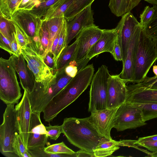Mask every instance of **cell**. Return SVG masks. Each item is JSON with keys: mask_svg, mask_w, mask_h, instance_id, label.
I'll return each mask as SVG.
<instances>
[{"mask_svg": "<svg viewBox=\"0 0 157 157\" xmlns=\"http://www.w3.org/2000/svg\"><path fill=\"white\" fill-rule=\"evenodd\" d=\"M93 64L78 72L67 85L51 100L43 111V118L52 121L62 110L75 101L91 83L94 72Z\"/></svg>", "mask_w": 157, "mask_h": 157, "instance_id": "6da1fadb", "label": "cell"}, {"mask_svg": "<svg viewBox=\"0 0 157 157\" xmlns=\"http://www.w3.org/2000/svg\"><path fill=\"white\" fill-rule=\"evenodd\" d=\"M61 125L62 133L69 142L80 149L92 153L103 137L90 122L88 117L65 118Z\"/></svg>", "mask_w": 157, "mask_h": 157, "instance_id": "7a4b0ae2", "label": "cell"}, {"mask_svg": "<svg viewBox=\"0 0 157 157\" xmlns=\"http://www.w3.org/2000/svg\"><path fill=\"white\" fill-rule=\"evenodd\" d=\"M72 78L63 68L57 70L48 82H36L33 91L29 95L32 112L40 113L43 112L49 103Z\"/></svg>", "mask_w": 157, "mask_h": 157, "instance_id": "3957f363", "label": "cell"}, {"mask_svg": "<svg viewBox=\"0 0 157 157\" xmlns=\"http://www.w3.org/2000/svg\"><path fill=\"white\" fill-rule=\"evenodd\" d=\"M157 54L153 39L146 33L142 27L137 46L133 84L142 82L153 63Z\"/></svg>", "mask_w": 157, "mask_h": 157, "instance_id": "277c9868", "label": "cell"}, {"mask_svg": "<svg viewBox=\"0 0 157 157\" xmlns=\"http://www.w3.org/2000/svg\"><path fill=\"white\" fill-rule=\"evenodd\" d=\"M16 71L10 59L0 58V98L7 105L17 104L22 96Z\"/></svg>", "mask_w": 157, "mask_h": 157, "instance_id": "5b68a950", "label": "cell"}, {"mask_svg": "<svg viewBox=\"0 0 157 157\" xmlns=\"http://www.w3.org/2000/svg\"><path fill=\"white\" fill-rule=\"evenodd\" d=\"M17 133L19 134V130L14 105H7L0 125V152L5 156L17 157L13 147Z\"/></svg>", "mask_w": 157, "mask_h": 157, "instance_id": "8992f818", "label": "cell"}, {"mask_svg": "<svg viewBox=\"0 0 157 157\" xmlns=\"http://www.w3.org/2000/svg\"><path fill=\"white\" fill-rule=\"evenodd\" d=\"M107 67L102 65L94 75L90 85L88 111L91 113L107 108V99L110 76Z\"/></svg>", "mask_w": 157, "mask_h": 157, "instance_id": "52a82bcc", "label": "cell"}, {"mask_svg": "<svg viewBox=\"0 0 157 157\" xmlns=\"http://www.w3.org/2000/svg\"><path fill=\"white\" fill-rule=\"evenodd\" d=\"M12 20L27 36L30 44L34 46L43 56V53L39 37L43 19L34 15L29 10L18 9L14 13Z\"/></svg>", "mask_w": 157, "mask_h": 157, "instance_id": "ba28073f", "label": "cell"}, {"mask_svg": "<svg viewBox=\"0 0 157 157\" xmlns=\"http://www.w3.org/2000/svg\"><path fill=\"white\" fill-rule=\"evenodd\" d=\"M21 52L36 82H48L53 77L56 71L46 64L43 56L33 44H29L22 47Z\"/></svg>", "mask_w": 157, "mask_h": 157, "instance_id": "9c48e42d", "label": "cell"}, {"mask_svg": "<svg viewBox=\"0 0 157 157\" xmlns=\"http://www.w3.org/2000/svg\"><path fill=\"white\" fill-rule=\"evenodd\" d=\"M146 124L143 120L141 110L133 103L125 102L117 109L113 128L117 131H121Z\"/></svg>", "mask_w": 157, "mask_h": 157, "instance_id": "30bf717a", "label": "cell"}, {"mask_svg": "<svg viewBox=\"0 0 157 157\" xmlns=\"http://www.w3.org/2000/svg\"><path fill=\"white\" fill-rule=\"evenodd\" d=\"M103 29L94 25L83 29L76 37L77 47L71 64L77 66L86 59L89 51L101 37Z\"/></svg>", "mask_w": 157, "mask_h": 157, "instance_id": "8fae6325", "label": "cell"}, {"mask_svg": "<svg viewBox=\"0 0 157 157\" xmlns=\"http://www.w3.org/2000/svg\"><path fill=\"white\" fill-rule=\"evenodd\" d=\"M140 25V23L131 12L122 16L115 28L122 52L123 64L126 56L128 49L134 30Z\"/></svg>", "mask_w": 157, "mask_h": 157, "instance_id": "7c38bea8", "label": "cell"}, {"mask_svg": "<svg viewBox=\"0 0 157 157\" xmlns=\"http://www.w3.org/2000/svg\"><path fill=\"white\" fill-rule=\"evenodd\" d=\"M118 108L95 111L91 113L88 117L90 122L102 137L112 139L110 132L113 128L115 115Z\"/></svg>", "mask_w": 157, "mask_h": 157, "instance_id": "4fadbf2b", "label": "cell"}, {"mask_svg": "<svg viewBox=\"0 0 157 157\" xmlns=\"http://www.w3.org/2000/svg\"><path fill=\"white\" fill-rule=\"evenodd\" d=\"M126 84L120 74L110 75L108 89L107 108L118 107L126 102L128 95Z\"/></svg>", "mask_w": 157, "mask_h": 157, "instance_id": "5bb4252c", "label": "cell"}, {"mask_svg": "<svg viewBox=\"0 0 157 157\" xmlns=\"http://www.w3.org/2000/svg\"><path fill=\"white\" fill-rule=\"evenodd\" d=\"M48 136L45 126L40 118V113L32 112L31 114L27 149L43 148L47 144Z\"/></svg>", "mask_w": 157, "mask_h": 157, "instance_id": "9a60e30c", "label": "cell"}, {"mask_svg": "<svg viewBox=\"0 0 157 157\" xmlns=\"http://www.w3.org/2000/svg\"><path fill=\"white\" fill-rule=\"evenodd\" d=\"M29 95V93L26 90H24L22 98L15 106L17 113L19 134L26 147L32 112Z\"/></svg>", "mask_w": 157, "mask_h": 157, "instance_id": "2e32d148", "label": "cell"}, {"mask_svg": "<svg viewBox=\"0 0 157 157\" xmlns=\"http://www.w3.org/2000/svg\"><path fill=\"white\" fill-rule=\"evenodd\" d=\"M91 5L85 8L71 20L66 21L67 46L83 29L94 24Z\"/></svg>", "mask_w": 157, "mask_h": 157, "instance_id": "e0dca14e", "label": "cell"}, {"mask_svg": "<svg viewBox=\"0 0 157 157\" xmlns=\"http://www.w3.org/2000/svg\"><path fill=\"white\" fill-rule=\"evenodd\" d=\"M141 28L140 25L132 34L122 70L120 74L121 78L126 83L132 82L133 80L138 41Z\"/></svg>", "mask_w": 157, "mask_h": 157, "instance_id": "ac0fdd59", "label": "cell"}, {"mask_svg": "<svg viewBox=\"0 0 157 157\" xmlns=\"http://www.w3.org/2000/svg\"><path fill=\"white\" fill-rule=\"evenodd\" d=\"M9 59L18 75L23 89L31 93L35 85V78L24 57L21 54L18 57L12 55Z\"/></svg>", "mask_w": 157, "mask_h": 157, "instance_id": "d6986e66", "label": "cell"}, {"mask_svg": "<svg viewBox=\"0 0 157 157\" xmlns=\"http://www.w3.org/2000/svg\"><path fill=\"white\" fill-rule=\"evenodd\" d=\"M117 37L115 28L103 29L101 37L89 51L86 59L90 60L94 56L104 52H109L112 54Z\"/></svg>", "mask_w": 157, "mask_h": 157, "instance_id": "ffe728a7", "label": "cell"}, {"mask_svg": "<svg viewBox=\"0 0 157 157\" xmlns=\"http://www.w3.org/2000/svg\"><path fill=\"white\" fill-rule=\"evenodd\" d=\"M128 95L126 102L142 103L157 102V90L145 87L140 83L127 86Z\"/></svg>", "mask_w": 157, "mask_h": 157, "instance_id": "44dd1931", "label": "cell"}, {"mask_svg": "<svg viewBox=\"0 0 157 157\" xmlns=\"http://www.w3.org/2000/svg\"><path fill=\"white\" fill-rule=\"evenodd\" d=\"M141 0H110L109 4L111 12L116 16L122 17L136 6Z\"/></svg>", "mask_w": 157, "mask_h": 157, "instance_id": "7402d4cb", "label": "cell"}, {"mask_svg": "<svg viewBox=\"0 0 157 157\" xmlns=\"http://www.w3.org/2000/svg\"><path fill=\"white\" fill-rule=\"evenodd\" d=\"M119 141L102 137L98 145L94 150L95 157L109 156L119 148Z\"/></svg>", "mask_w": 157, "mask_h": 157, "instance_id": "603a6c76", "label": "cell"}, {"mask_svg": "<svg viewBox=\"0 0 157 157\" xmlns=\"http://www.w3.org/2000/svg\"><path fill=\"white\" fill-rule=\"evenodd\" d=\"M77 43L75 41L66 46L60 55L56 62V70L64 68L72 62L76 52Z\"/></svg>", "mask_w": 157, "mask_h": 157, "instance_id": "cb8c5ba5", "label": "cell"}, {"mask_svg": "<svg viewBox=\"0 0 157 157\" xmlns=\"http://www.w3.org/2000/svg\"><path fill=\"white\" fill-rule=\"evenodd\" d=\"M74 1L58 0L50 7L42 19L46 20L52 18L64 17L65 13Z\"/></svg>", "mask_w": 157, "mask_h": 157, "instance_id": "d4e9b609", "label": "cell"}, {"mask_svg": "<svg viewBox=\"0 0 157 157\" xmlns=\"http://www.w3.org/2000/svg\"><path fill=\"white\" fill-rule=\"evenodd\" d=\"M64 17L52 18L46 20H43L49 34L50 40L48 52H50L53 42L59 30L62 28Z\"/></svg>", "mask_w": 157, "mask_h": 157, "instance_id": "484cf974", "label": "cell"}, {"mask_svg": "<svg viewBox=\"0 0 157 157\" xmlns=\"http://www.w3.org/2000/svg\"><path fill=\"white\" fill-rule=\"evenodd\" d=\"M94 0H74L64 14L67 21H69L88 6L91 5Z\"/></svg>", "mask_w": 157, "mask_h": 157, "instance_id": "4316f807", "label": "cell"}, {"mask_svg": "<svg viewBox=\"0 0 157 157\" xmlns=\"http://www.w3.org/2000/svg\"><path fill=\"white\" fill-rule=\"evenodd\" d=\"M22 0H0V15L12 20V16Z\"/></svg>", "mask_w": 157, "mask_h": 157, "instance_id": "83f0119b", "label": "cell"}, {"mask_svg": "<svg viewBox=\"0 0 157 157\" xmlns=\"http://www.w3.org/2000/svg\"><path fill=\"white\" fill-rule=\"evenodd\" d=\"M0 33L12 42L15 39L16 28L12 20L0 15Z\"/></svg>", "mask_w": 157, "mask_h": 157, "instance_id": "f1b7e54d", "label": "cell"}, {"mask_svg": "<svg viewBox=\"0 0 157 157\" xmlns=\"http://www.w3.org/2000/svg\"><path fill=\"white\" fill-rule=\"evenodd\" d=\"M133 104L141 110L144 121L157 117V102Z\"/></svg>", "mask_w": 157, "mask_h": 157, "instance_id": "f546056e", "label": "cell"}, {"mask_svg": "<svg viewBox=\"0 0 157 157\" xmlns=\"http://www.w3.org/2000/svg\"><path fill=\"white\" fill-rule=\"evenodd\" d=\"M66 22V20L65 18L56 48L55 56L54 59L55 70L57 59L61 52L67 46V32Z\"/></svg>", "mask_w": 157, "mask_h": 157, "instance_id": "4dcf8cb0", "label": "cell"}, {"mask_svg": "<svg viewBox=\"0 0 157 157\" xmlns=\"http://www.w3.org/2000/svg\"><path fill=\"white\" fill-rule=\"evenodd\" d=\"M58 0H47L40 3L29 10L32 13L42 19L50 7Z\"/></svg>", "mask_w": 157, "mask_h": 157, "instance_id": "1f68e13d", "label": "cell"}, {"mask_svg": "<svg viewBox=\"0 0 157 157\" xmlns=\"http://www.w3.org/2000/svg\"><path fill=\"white\" fill-rule=\"evenodd\" d=\"M46 152L52 154H73L75 153L68 147L63 142L48 145L44 148Z\"/></svg>", "mask_w": 157, "mask_h": 157, "instance_id": "d6a6232c", "label": "cell"}, {"mask_svg": "<svg viewBox=\"0 0 157 157\" xmlns=\"http://www.w3.org/2000/svg\"><path fill=\"white\" fill-rule=\"evenodd\" d=\"M39 37L44 58L48 52L50 37L48 31L43 21L40 31Z\"/></svg>", "mask_w": 157, "mask_h": 157, "instance_id": "836d02e7", "label": "cell"}, {"mask_svg": "<svg viewBox=\"0 0 157 157\" xmlns=\"http://www.w3.org/2000/svg\"><path fill=\"white\" fill-rule=\"evenodd\" d=\"M155 9L152 19L144 29L147 35L152 38L157 36V5H153Z\"/></svg>", "mask_w": 157, "mask_h": 157, "instance_id": "e575fe53", "label": "cell"}, {"mask_svg": "<svg viewBox=\"0 0 157 157\" xmlns=\"http://www.w3.org/2000/svg\"><path fill=\"white\" fill-rule=\"evenodd\" d=\"M155 9L153 7L146 6L140 14V24L145 29L151 21L154 13Z\"/></svg>", "mask_w": 157, "mask_h": 157, "instance_id": "d590c367", "label": "cell"}, {"mask_svg": "<svg viewBox=\"0 0 157 157\" xmlns=\"http://www.w3.org/2000/svg\"><path fill=\"white\" fill-rule=\"evenodd\" d=\"M13 147L14 152L17 157H22L24 153L27 151L19 133H17L13 141Z\"/></svg>", "mask_w": 157, "mask_h": 157, "instance_id": "8d00e7d4", "label": "cell"}, {"mask_svg": "<svg viewBox=\"0 0 157 157\" xmlns=\"http://www.w3.org/2000/svg\"><path fill=\"white\" fill-rule=\"evenodd\" d=\"M44 148L37 149H27L32 157H71V154H52L46 152Z\"/></svg>", "mask_w": 157, "mask_h": 157, "instance_id": "74e56055", "label": "cell"}, {"mask_svg": "<svg viewBox=\"0 0 157 157\" xmlns=\"http://www.w3.org/2000/svg\"><path fill=\"white\" fill-rule=\"evenodd\" d=\"M48 136L51 140H56L62 133V127L61 125H51L45 126Z\"/></svg>", "mask_w": 157, "mask_h": 157, "instance_id": "f35d334b", "label": "cell"}, {"mask_svg": "<svg viewBox=\"0 0 157 157\" xmlns=\"http://www.w3.org/2000/svg\"><path fill=\"white\" fill-rule=\"evenodd\" d=\"M14 24L16 28V38L20 47L21 48L22 47L30 44L31 42L20 28L16 24Z\"/></svg>", "mask_w": 157, "mask_h": 157, "instance_id": "ab89813d", "label": "cell"}, {"mask_svg": "<svg viewBox=\"0 0 157 157\" xmlns=\"http://www.w3.org/2000/svg\"><path fill=\"white\" fill-rule=\"evenodd\" d=\"M135 144L144 147L153 152H157V140L135 142Z\"/></svg>", "mask_w": 157, "mask_h": 157, "instance_id": "60d3db41", "label": "cell"}, {"mask_svg": "<svg viewBox=\"0 0 157 157\" xmlns=\"http://www.w3.org/2000/svg\"><path fill=\"white\" fill-rule=\"evenodd\" d=\"M0 47L8 52L10 55H13L11 49V42L0 33Z\"/></svg>", "mask_w": 157, "mask_h": 157, "instance_id": "b9f144b4", "label": "cell"}, {"mask_svg": "<svg viewBox=\"0 0 157 157\" xmlns=\"http://www.w3.org/2000/svg\"><path fill=\"white\" fill-rule=\"evenodd\" d=\"M140 83L142 85L147 87L157 90V76H155L151 77H147Z\"/></svg>", "mask_w": 157, "mask_h": 157, "instance_id": "7bdbcfd3", "label": "cell"}, {"mask_svg": "<svg viewBox=\"0 0 157 157\" xmlns=\"http://www.w3.org/2000/svg\"><path fill=\"white\" fill-rule=\"evenodd\" d=\"M112 55L115 60L117 61H122L121 49L118 39L114 44L113 53Z\"/></svg>", "mask_w": 157, "mask_h": 157, "instance_id": "ee69618b", "label": "cell"}, {"mask_svg": "<svg viewBox=\"0 0 157 157\" xmlns=\"http://www.w3.org/2000/svg\"><path fill=\"white\" fill-rule=\"evenodd\" d=\"M44 60L46 64L50 68L56 70L54 60V56L52 53L48 52L44 58Z\"/></svg>", "mask_w": 157, "mask_h": 157, "instance_id": "f6af8a7d", "label": "cell"}, {"mask_svg": "<svg viewBox=\"0 0 157 157\" xmlns=\"http://www.w3.org/2000/svg\"><path fill=\"white\" fill-rule=\"evenodd\" d=\"M11 49L13 55L18 57L21 54V48L18 44L16 36L14 40L11 42Z\"/></svg>", "mask_w": 157, "mask_h": 157, "instance_id": "bcb514c9", "label": "cell"}, {"mask_svg": "<svg viewBox=\"0 0 157 157\" xmlns=\"http://www.w3.org/2000/svg\"><path fill=\"white\" fill-rule=\"evenodd\" d=\"M65 70L67 74L71 77H74L78 72L77 67L72 64H70L65 68Z\"/></svg>", "mask_w": 157, "mask_h": 157, "instance_id": "7dc6e473", "label": "cell"}, {"mask_svg": "<svg viewBox=\"0 0 157 157\" xmlns=\"http://www.w3.org/2000/svg\"><path fill=\"white\" fill-rule=\"evenodd\" d=\"M77 157H95L94 153L80 149L76 152Z\"/></svg>", "mask_w": 157, "mask_h": 157, "instance_id": "c3c4849f", "label": "cell"}, {"mask_svg": "<svg viewBox=\"0 0 157 157\" xmlns=\"http://www.w3.org/2000/svg\"><path fill=\"white\" fill-rule=\"evenodd\" d=\"M39 0H29L23 9L30 10L37 4Z\"/></svg>", "mask_w": 157, "mask_h": 157, "instance_id": "681fc988", "label": "cell"}, {"mask_svg": "<svg viewBox=\"0 0 157 157\" xmlns=\"http://www.w3.org/2000/svg\"><path fill=\"white\" fill-rule=\"evenodd\" d=\"M157 140V134L147 136L140 137L138 140V142H141L146 141H155Z\"/></svg>", "mask_w": 157, "mask_h": 157, "instance_id": "f907efd6", "label": "cell"}, {"mask_svg": "<svg viewBox=\"0 0 157 157\" xmlns=\"http://www.w3.org/2000/svg\"><path fill=\"white\" fill-rule=\"evenodd\" d=\"M147 2L153 5H157V0H144Z\"/></svg>", "mask_w": 157, "mask_h": 157, "instance_id": "816d5d0a", "label": "cell"}, {"mask_svg": "<svg viewBox=\"0 0 157 157\" xmlns=\"http://www.w3.org/2000/svg\"><path fill=\"white\" fill-rule=\"evenodd\" d=\"M153 39L155 48L157 54V36L152 38Z\"/></svg>", "mask_w": 157, "mask_h": 157, "instance_id": "f5cc1de1", "label": "cell"}, {"mask_svg": "<svg viewBox=\"0 0 157 157\" xmlns=\"http://www.w3.org/2000/svg\"><path fill=\"white\" fill-rule=\"evenodd\" d=\"M22 157H32V156L27 150L23 154Z\"/></svg>", "mask_w": 157, "mask_h": 157, "instance_id": "db71d44e", "label": "cell"}, {"mask_svg": "<svg viewBox=\"0 0 157 157\" xmlns=\"http://www.w3.org/2000/svg\"><path fill=\"white\" fill-rule=\"evenodd\" d=\"M153 71L155 76H157V65H155L153 66Z\"/></svg>", "mask_w": 157, "mask_h": 157, "instance_id": "11a10c76", "label": "cell"}, {"mask_svg": "<svg viewBox=\"0 0 157 157\" xmlns=\"http://www.w3.org/2000/svg\"><path fill=\"white\" fill-rule=\"evenodd\" d=\"M150 156L152 157H157V152L151 153Z\"/></svg>", "mask_w": 157, "mask_h": 157, "instance_id": "9f6ffc18", "label": "cell"}, {"mask_svg": "<svg viewBox=\"0 0 157 157\" xmlns=\"http://www.w3.org/2000/svg\"><path fill=\"white\" fill-rule=\"evenodd\" d=\"M46 0H39L38 1V3H37V5H37L39 4H40V3H41V2H43L45 1H46Z\"/></svg>", "mask_w": 157, "mask_h": 157, "instance_id": "6f0895ef", "label": "cell"}]
</instances>
